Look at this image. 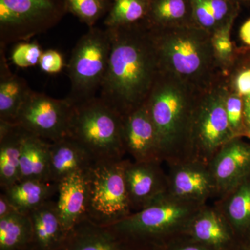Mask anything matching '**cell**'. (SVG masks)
Segmentation results:
<instances>
[{
	"label": "cell",
	"instance_id": "18",
	"mask_svg": "<svg viewBox=\"0 0 250 250\" xmlns=\"http://www.w3.org/2000/svg\"><path fill=\"white\" fill-rule=\"evenodd\" d=\"M49 154L51 182L56 184L77 171L88 170L95 161L87 149L70 136L51 142Z\"/></svg>",
	"mask_w": 250,
	"mask_h": 250
},
{
	"label": "cell",
	"instance_id": "33",
	"mask_svg": "<svg viewBox=\"0 0 250 250\" xmlns=\"http://www.w3.org/2000/svg\"><path fill=\"white\" fill-rule=\"evenodd\" d=\"M43 51L36 41H23L16 43L11 54V59L16 66L21 68L39 65Z\"/></svg>",
	"mask_w": 250,
	"mask_h": 250
},
{
	"label": "cell",
	"instance_id": "40",
	"mask_svg": "<svg viewBox=\"0 0 250 250\" xmlns=\"http://www.w3.org/2000/svg\"><path fill=\"white\" fill-rule=\"evenodd\" d=\"M245 4H250V0H244Z\"/></svg>",
	"mask_w": 250,
	"mask_h": 250
},
{
	"label": "cell",
	"instance_id": "36",
	"mask_svg": "<svg viewBox=\"0 0 250 250\" xmlns=\"http://www.w3.org/2000/svg\"><path fill=\"white\" fill-rule=\"evenodd\" d=\"M16 212H18V210L9 201L4 192H1L0 195V218H4Z\"/></svg>",
	"mask_w": 250,
	"mask_h": 250
},
{
	"label": "cell",
	"instance_id": "31",
	"mask_svg": "<svg viewBox=\"0 0 250 250\" xmlns=\"http://www.w3.org/2000/svg\"><path fill=\"white\" fill-rule=\"evenodd\" d=\"M234 21L235 20L229 21L211 34L212 45L215 56L224 72L231 67L236 57L237 47L231 37Z\"/></svg>",
	"mask_w": 250,
	"mask_h": 250
},
{
	"label": "cell",
	"instance_id": "39",
	"mask_svg": "<svg viewBox=\"0 0 250 250\" xmlns=\"http://www.w3.org/2000/svg\"><path fill=\"white\" fill-rule=\"evenodd\" d=\"M229 1H232L233 3H236V4H245L244 0H229Z\"/></svg>",
	"mask_w": 250,
	"mask_h": 250
},
{
	"label": "cell",
	"instance_id": "12",
	"mask_svg": "<svg viewBox=\"0 0 250 250\" xmlns=\"http://www.w3.org/2000/svg\"><path fill=\"white\" fill-rule=\"evenodd\" d=\"M233 138L216 152L208 165L217 189L223 197L250 175V143Z\"/></svg>",
	"mask_w": 250,
	"mask_h": 250
},
{
	"label": "cell",
	"instance_id": "4",
	"mask_svg": "<svg viewBox=\"0 0 250 250\" xmlns=\"http://www.w3.org/2000/svg\"><path fill=\"white\" fill-rule=\"evenodd\" d=\"M205 205L182 201L166 193L108 227L132 250H156L186 235L192 219Z\"/></svg>",
	"mask_w": 250,
	"mask_h": 250
},
{
	"label": "cell",
	"instance_id": "29",
	"mask_svg": "<svg viewBox=\"0 0 250 250\" xmlns=\"http://www.w3.org/2000/svg\"><path fill=\"white\" fill-rule=\"evenodd\" d=\"M151 0H113L105 18L106 28L123 27L143 22L149 14Z\"/></svg>",
	"mask_w": 250,
	"mask_h": 250
},
{
	"label": "cell",
	"instance_id": "7",
	"mask_svg": "<svg viewBox=\"0 0 250 250\" xmlns=\"http://www.w3.org/2000/svg\"><path fill=\"white\" fill-rule=\"evenodd\" d=\"M111 49V31L108 28H89L77 41L67 65L70 90L66 98L74 105L95 98L100 92Z\"/></svg>",
	"mask_w": 250,
	"mask_h": 250
},
{
	"label": "cell",
	"instance_id": "9",
	"mask_svg": "<svg viewBox=\"0 0 250 250\" xmlns=\"http://www.w3.org/2000/svg\"><path fill=\"white\" fill-rule=\"evenodd\" d=\"M67 13L65 0H0V47L47 32Z\"/></svg>",
	"mask_w": 250,
	"mask_h": 250
},
{
	"label": "cell",
	"instance_id": "15",
	"mask_svg": "<svg viewBox=\"0 0 250 250\" xmlns=\"http://www.w3.org/2000/svg\"><path fill=\"white\" fill-rule=\"evenodd\" d=\"M123 139L126 152L134 161L162 162L155 126L146 104L123 118Z\"/></svg>",
	"mask_w": 250,
	"mask_h": 250
},
{
	"label": "cell",
	"instance_id": "10",
	"mask_svg": "<svg viewBox=\"0 0 250 250\" xmlns=\"http://www.w3.org/2000/svg\"><path fill=\"white\" fill-rule=\"evenodd\" d=\"M74 106L66 98L56 99L31 90L14 123L31 134L54 142L69 136Z\"/></svg>",
	"mask_w": 250,
	"mask_h": 250
},
{
	"label": "cell",
	"instance_id": "38",
	"mask_svg": "<svg viewBox=\"0 0 250 250\" xmlns=\"http://www.w3.org/2000/svg\"><path fill=\"white\" fill-rule=\"evenodd\" d=\"M237 250H250V237L241 240Z\"/></svg>",
	"mask_w": 250,
	"mask_h": 250
},
{
	"label": "cell",
	"instance_id": "34",
	"mask_svg": "<svg viewBox=\"0 0 250 250\" xmlns=\"http://www.w3.org/2000/svg\"><path fill=\"white\" fill-rule=\"evenodd\" d=\"M39 66L44 73L55 75L62 72L65 67V59L59 51L47 49L42 52Z\"/></svg>",
	"mask_w": 250,
	"mask_h": 250
},
{
	"label": "cell",
	"instance_id": "3",
	"mask_svg": "<svg viewBox=\"0 0 250 250\" xmlns=\"http://www.w3.org/2000/svg\"><path fill=\"white\" fill-rule=\"evenodd\" d=\"M199 93L160 71L145 103L155 126L163 161L168 164L187 159L192 114Z\"/></svg>",
	"mask_w": 250,
	"mask_h": 250
},
{
	"label": "cell",
	"instance_id": "28",
	"mask_svg": "<svg viewBox=\"0 0 250 250\" xmlns=\"http://www.w3.org/2000/svg\"><path fill=\"white\" fill-rule=\"evenodd\" d=\"M33 237L29 215L16 212L0 218V250H31Z\"/></svg>",
	"mask_w": 250,
	"mask_h": 250
},
{
	"label": "cell",
	"instance_id": "32",
	"mask_svg": "<svg viewBox=\"0 0 250 250\" xmlns=\"http://www.w3.org/2000/svg\"><path fill=\"white\" fill-rule=\"evenodd\" d=\"M225 88V109L230 129L233 138H245L243 100L238 94L229 88L226 82Z\"/></svg>",
	"mask_w": 250,
	"mask_h": 250
},
{
	"label": "cell",
	"instance_id": "20",
	"mask_svg": "<svg viewBox=\"0 0 250 250\" xmlns=\"http://www.w3.org/2000/svg\"><path fill=\"white\" fill-rule=\"evenodd\" d=\"M27 131L16 123L0 121L1 190L19 182L20 160Z\"/></svg>",
	"mask_w": 250,
	"mask_h": 250
},
{
	"label": "cell",
	"instance_id": "22",
	"mask_svg": "<svg viewBox=\"0 0 250 250\" xmlns=\"http://www.w3.org/2000/svg\"><path fill=\"white\" fill-rule=\"evenodd\" d=\"M215 205L221 210L240 239L250 236V175L220 197Z\"/></svg>",
	"mask_w": 250,
	"mask_h": 250
},
{
	"label": "cell",
	"instance_id": "21",
	"mask_svg": "<svg viewBox=\"0 0 250 250\" xmlns=\"http://www.w3.org/2000/svg\"><path fill=\"white\" fill-rule=\"evenodd\" d=\"M31 91L27 81L11 72L5 47H0V121L14 123Z\"/></svg>",
	"mask_w": 250,
	"mask_h": 250
},
{
	"label": "cell",
	"instance_id": "17",
	"mask_svg": "<svg viewBox=\"0 0 250 250\" xmlns=\"http://www.w3.org/2000/svg\"><path fill=\"white\" fill-rule=\"evenodd\" d=\"M57 250H134L108 226L97 225L88 219L67 233Z\"/></svg>",
	"mask_w": 250,
	"mask_h": 250
},
{
	"label": "cell",
	"instance_id": "2",
	"mask_svg": "<svg viewBox=\"0 0 250 250\" xmlns=\"http://www.w3.org/2000/svg\"><path fill=\"white\" fill-rule=\"evenodd\" d=\"M150 27L161 72L197 92L223 75L210 33L195 25Z\"/></svg>",
	"mask_w": 250,
	"mask_h": 250
},
{
	"label": "cell",
	"instance_id": "11",
	"mask_svg": "<svg viewBox=\"0 0 250 250\" xmlns=\"http://www.w3.org/2000/svg\"><path fill=\"white\" fill-rule=\"evenodd\" d=\"M168 165L167 195L203 205L210 197L217 196L216 186L208 164L186 159Z\"/></svg>",
	"mask_w": 250,
	"mask_h": 250
},
{
	"label": "cell",
	"instance_id": "13",
	"mask_svg": "<svg viewBox=\"0 0 250 250\" xmlns=\"http://www.w3.org/2000/svg\"><path fill=\"white\" fill-rule=\"evenodd\" d=\"M161 163L126 161L125 178L133 213L167 193V175L161 168Z\"/></svg>",
	"mask_w": 250,
	"mask_h": 250
},
{
	"label": "cell",
	"instance_id": "19",
	"mask_svg": "<svg viewBox=\"0 0 250 250\" xmlns=\"http://www.w3.org/2000/svg\"><path fill=\"white\" fill-rule=\"evenodd\" d=\"M33 227L31 250H57L67 233L59 215L57 202L49 200L29 213Z\"/></svg>",
	"mask_w": 250,
	"mask_h": 250
},
{
	"label": "cell",
	"instance_id": "30",
	"mask_svg": "<svg viewBox=\"0 0 250 250\" xmlns=\"http://www.w3.org/2000/svg\"><path fill=\"white\" fill-rule=\"evenodd\" d=\"M67 12L76 16L88 27L95 26L99 20L107 15L113 2L111 0H65Z\"/></svg>",
	"mask_w": 250,
	"mask_h": 250
},
{
	"label": "cell",
	"instance_id": "8",
	"mask_svg": "<svg viewBox=\"0 0 250 250\" xmlns=\"http://www.w3.org/2000/svg\"><path fill=\"white\" fill-rule=\"evenodd\" d=\"M126 161H95L87 170L88 219L97 225L111 226L133 213L125 178Z\"/></svg>",
	"mask_w": 250,
	"mask_h": 250
},
{
	"label": "cell",
	"instance_id": "1",
	"mask_svg": "<svg viewBox=\"0 0 250 250\" xmlns=\"http://www.w3.org/2000/svg\"><path fill=\"white\" fill-rule=\"evenodd\" d=\"M108 29L111 53L99 97L124 118L146 103L160 67L147 21Z\"/></svg>",
	"mask_w": 250,
	"mask_h": 250
},
{
	"label": "cell",
	"instance_id": "16",
	"mask_svg": "<svg viewBox=\"0 0 250 250\" xmlns=\"http://www.w3.org/2000/svg\"><path fill=\"white\" fill-rule=\"evenodd\" d=\"M87 170L74 172L58 184L57 208L67 233L88 219L89 188Z\"/></svg>",
	"mask_w": 250,
	"mask_h": 250
},
{
	"label": "cell",
	"instance_id": "26",
	"mask_svg": "<svg viewBox=\"0 0 250 250\" xmlns=\"http://www.w3.org/2000/svg\"><path fill=\"white\" fill-rule=\"evenodd\" d=\"M146 21L156 28L196 26L191 0H151Z\"/></svg>",
	"mask_w": 250,
	"mask_h": 250
},
{
	"label": "cell",
	"instance_id": "25",
	"mask_svg": "<svg viewBox=\"0 0 250 250\" xmlns=\"http://www.w3.org/2000/svg\"><path fill=\"white\" fill-rule=\"evenodd\" d=\"M224 75L227 85L243 100L244 137L250 141V47H237L234 62Z\"/></svg>",
	"mask_w": 250,
	"mask_h": 250
},
{
	"label": "cell",
	"instance_id": "27",
	"mask_svg": "<svg viewBox=\"0 0 250 250\" xmlns=\"http://www.w3.org/2000/svg\"><path fill=\"white\" fill-rule=\"evenodd\" d=\"M195 25L210 34L236 20L241 4L229 0H191Z\"/></svg>",
	"mask_w": 250,
	"mask_h": 250
},
{
	"label": "cell",
	"instance_id": "5",
	"mask_svg": "<svg viewBox=\"0 0 250 250\" xmlns=\"http://www.w3.org/2000/svg\"><path fill=\"white\" fill-rule=\"evenodd\" d=\"M94 160H122L126 154L123 118L100 97L75 104L69 136Z\"/></svg>",
	"mask_w": 250,
	"mask_h": 250
},
{
	"label": "cell",
	"instance_id": "35",
	"mask_svg": "<svg viewBox=\"0 0 250 250\" xmlns=\"http://www.w3.org/2000/svg\"><path fill=\"white\" fill-rule=\"evenodd\" d=\"M156 250H213L184 235L172 240Z\"/></svg>",
	"mask_w": 250,
	"mask_h": 250
},
{
	"label": "cell",
	"instance_id": "6",
	"mask_svg": "<svg viewBox=\"0 0 250 250\" xmlns=\"http://www.w3.org/2000/svg\"><path fill=\"white\" fill-rule=\"evenodd\" d=\"M224 73L197 97L192 114L187 159L208 164L219 149L233 139L225 109Z\"/></svg>",
	"mask_w": 250,
	"mask_h": 250
},
{
	"label": "cell",
	"instance_id": "23",
	"mask_svg": "<svg viewBox=\"0 0 250 250\" xmlns=\"http://www.w3.org/2000/svg\"><path fill=\"white\" fill-rule=\"evenodd\" d=\"M50 142L27 132L20 160V181L51 182L49 171Z\"/></svg>",
	"mask_w": 250,
	"mask_h": 250
},
{
	"label": "cell",
	"instance_id": "24",
	"mask_svg": "<svg viewBox=\"0 0 250 250\" xmlns=\"http://www.w3.org/2000/svg\"><path fill=\"white\" fill-rule=\"evenodd\" d=\"M19 213L29 215L51 200L58 192V184L39 180L20 181L1 190Z\"/></svg>",
	"mask_w": 250,
	"mask_h": 250
},
{
	"label": "cell",
	"instance_id": "14",
	"mask_svg": "<svg viewBox=\"0 0 250 250\" xmlns=\"http://www.w3.org/2000/svg\"><path fill=\"white\" fill-rule=\"evenodd\" d=\"M186 235L213 250H237L241 241L215 205L203 206L192 219Z\"/></svg>",
	"mask_w": 250,
	"mask_h": 250
},
{
	"label": "cell",
	"instance_id": "41",
	"mask_svg": "<svg viewBox=\"0 0 250 250\" xmlns=\"http://www.w3.org/2000/svg\"></svg>",
	"mask_w": 250,
	"mask_h": 250
},
{
	"label": "cell",
	"instance_id": "37",
	"mask_svg": "<svg viewBox=\"0 0 250 250\" xmlns=\"http://www.w3.org/2000/svg\"><path fill=\"white\" fill-rule=\"evenodd\" d=\"M239 36L244 45L250 47V18L241 26Z\"/></svg>",
	"mask_w": 250,
	"mask_h": 250
}]
</instances>
